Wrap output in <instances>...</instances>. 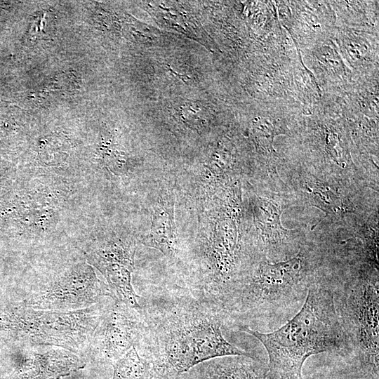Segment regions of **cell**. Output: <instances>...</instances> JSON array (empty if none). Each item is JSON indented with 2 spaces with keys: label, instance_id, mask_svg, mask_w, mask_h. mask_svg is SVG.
Instances as JSON below:
<instances>
[{
  "label": "cell",
  "instance_id": "1",
  "mask_svg": "<svg viewBox=\"0 0 379 379\" xmlns=\"http://www.w3.org/2000/svg\"><path fill=\"white\" fill-rule=\"evenodd\" d=\"M145 337L157 379H177L195 366L220 357L256 358L223 335L225 318L208 301L175 300L149 309Z\"/></svg>",
  "mask_w": 379,
  "mask_h": 379
},
{
  "label": "cell",
  "instance_id": "2",
  "mask_svg": "<svg viewBox=\"0 0 379 379\" xmlns=\"http://www.w3.org/2000/svg\"><path fill=\"white\" fill-rule=\"evenodd\" d=\"M258 339L267 355L266 379H298L311 356L331 353L348 359L350 349L336 309L334 290L316 280L299 312L274 331L238 328Z\"/></svg>",
  "mask_w": 379,
  "mask_h": 379
},
{
  "label": "cell",
  "instance_id": "3",
  "mask_svg": "<svg viewBox=\"0 0 379 379\" xmlns=\"http://www.w3.org/2000/svg\"><path fill=\"white\" fill-rule=\"evenodd\" d=\"M302 254L275 263L261 260L241 273L219 306L225 320L267 326L282 323L305 301L315 281Z\"/></svg>",
  "mask_w": 379,
  "mask_h": 379
},
{
  "label": "cell",
  "instance_id": "4",
  "mask_svg": "<svg viewBox=\"0 0 379 379\" xmlns=\"http://www.w3.org/2000/svg\"><path fill=\"white\" fill-rule=\"evenodd\" d=\"M378 276L361 272L334 290L336 309L350 349L357 379H379Z\"/></svg>",
  "mask_w": 379,
  "mask_h": 379
},
{
  "label": "cell",
  "instance_id": "5",
  "mask_svg": "<svg viewBox=\"0 0 379 379\" xmlns=\"http://www.w3.org/2000/svg\"><path fill=\"white\" fill-rule=\"evenodd\" d=\"M103 313L98 305L73 311L36 310L23 305L1 314L0 326L30 344L75 352L93 335Z\"/></svg>",
  "mask_w": 379,
  "mask_h": 379
},
{
  "label": "cell",
  "instance_id": "6",
  "mask_svg": "<svg viewBox=\"0 0 379 379\" xmlns=\"http://www.w3.org/2000/svg\"><path fill=\"white\" fill-rule=\"evenodd\" d=\"M106 296L117 300L91 265L81 263L32 293L23 305L36 310L73 311L93 306Z\"/></svg>",
  "mask_w": 379,
  "mask_h": 379
},
{
  "label": "cell",
  "instance_id": "7",
  "mask_svg": "<svg viewBox=\"0 0 379 379\" xmlns=\"http://www.w3.org/2000/svg\"><path fill=\"white\" fill-rule=\"evenodd\" d=\"M135 250L133 239L112 237L97 243L88 259L103 274L116 299L138 310L140 307L131 284Z\"/></svg>",
  "mask_w": 379,
  "mask_h": 379
},
{
  "label": "cell",
  "instance_id": "8",
  "mask_svg": "<svg viewBox=\"0 0 379 379\" xmlns=\"http://www.w3.org/2000/svg\"><path fill=\"white\" fill-rule=\"evenodd\" d=\"M116 300L104 312L95 330L101 357L113 364L124 355L142 337L144 321L135 310Z\"/></svg>",
  "mask_w": 379,
  "mask_h": 379
},
{
  "label": "cell",
  "instance_id": "9",
  "mask_svg": "<svg viewBox=\"0 0 379 379\" xmlns=\"http://www.w3.org/2000/svg\"><path fill=\"white\" fill-rule=\"evenodd\" d=\"M85 366L83 360L69 350L51 349L32 352L22 359L5 379H60Z\"/></svg>",
  "mask_w": 379,
  "mask_h": 379
},
{
  "label": "cell",
  "instance_id": "10",
  "mask_svg": "<svg viewBox=\"0 0 379 379\" xmlns=\"http://www.w3.org/2000/svg\"><path fill=\"white\" fill-rule=\"evenodd\" d=\"M267 364L246 356H225L204 361L177 379H266Z\"/></svg>",
  "mask_w": 379,
  "mask_h": 379
},
{
  "label": "cell",
  "instance_id": "11",
  "mask_svg": "<svg viewBox=\"0 0 379 379\" xmlns=\"http://www.w3.org/2000/svg\"><path fill=\"white\" fill-rule=\"evenodd\" d=\"M174 194L165 190L153 207L150 230L142 239L145 245L160 251L171 259L178 258L180 248L174 216Z\"/></svg>",
  "mask_w": 379,
  "mask_h": 379
},
{
  "label": "cell",
  "instance_id": "12",
  "mask_svg": "<svg viewBox=\"0 0 379 379\" xmlns=\"http://www.w3.org/2000/svg\"><path fill=\"white\" fill-rule=\"evenodd\" d=\"M112 379H157L152 361L140 356L135 347L112 364Z\"/></svg>",
  "mask_w": 379,
  "mask_h": 379
},
{
  "label": "cell",
  "instance_id": "13",
  "mask_svg": "<svg viewBox=\"0 0 379 379\" xmlns=\"http://www.w3.org/2000/svg\"><path fill=\"white\" fill-rule=\"evenodd\" d=\"M312 187L307 186L310 199L315 206H318L326 213L337 214L343 212L342 202L340 198L328 188L314 182Z\"/></svg>",
  "mask_w": 379,
  "mask_h": 379
},
{
  "label": "cell",
  "instance_id": "14",
  "mask_svg": "<svg viewBox=\"0 0 379 379\" xmlns=\"http://www.w3.org/2000/svg\"><path fill=\"white\" fill-rule=\"evenodd\" d=\"M179 114L183 122L192 128H200L207 124V111L196 102L183 104Z\"/></svg>",
  "mask_w": 379,
  "mask_h": 379
},
{
  "label": "cell",
  "instance_id": "15",
  "mask_svg": "<svg viewBox=\"0 0 379 379\" xmlns=\"http://www.w3.org/2000/svg\"><path fill=\"white\" fill-rule=\"evenodd\" d=\"M298 379H345V378L340 374H336L335 373L328 371H319L305 377L302 375Z\"/></svg>",
  "mask_w": 379,
  "mask_h": 379
}]
</instances>
